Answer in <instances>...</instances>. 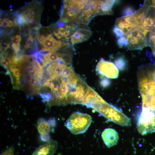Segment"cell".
Masks as SVG:
<instances>
[{"mask_svg":"<svg viewBox=\"0 0 155 155\" xmlns=\"http://www.w3.org/2000/svg\"><path fill=\"white\" fill-rule=\"evenodd\" d=\"M137 75L142 109L155 111V62L140 66Z\"/></svg>","mask_w":155,"mask_h":155,"instance_id":"obj_1","label":"cell"},{"mask_svg":"<svg viewBox=\"0 0 155 155\" xmlns=\"http://www.w3.org/2000/svg\"><path fill=\"white\" fill-rule=\"evenodd\" d=\"M94 109L108 119L119 125L128 126L130 119L119 109L106 102L102 98L95 105Z\"/></svg>","mask_w":155,"mask_h":155,"instance_id":"obj_2","label":"cell"},{"mask_svg":"<svg viewBox=\"0 0 155 155\" xmlns=\"http://www.w3.org/2000/svg\"><path fill=\"white\" fill-rule=\"evenodd\" d=\"M92 121V117L90 115L76 112L70 115L66 121L65 125L71 133L77 135L85 132Z\"/></svg>","mask_w":155,"mask_h":155,"instance_id":"obj_3","label":"cell"},{"mask_svg":"<svg viewBox=\"0 0 155 155\" xmlns=\"http://www.w3.org/2000/svg\"><path fill=\"white\" fill-rule=\"evenodd\" d=\"M88 0H65L61 13V21L64 23L77 22L78 16Z\"/></svg>","mask_w":155,"mask_h":155,"instance_id":"obj_4","label":"cell"},{"mask_svg":"<svg viewBox=\"0 0 155 155\" xmlns=\"http://www.w3.org/2000/svg\"><path fill=\"white\" fill-rule=\"evenodd\" d=\"M137 126L142 135L155 132V111L142 109L138 118Z\"/></svg>","mask_w":155,"mask_h":155,"instance_id":"obj_5","label":"cell"},{"mask_svg":"<svg viewBox=\"0 0 155 155\" xmlns=\"http://www.w3.org/2000/svg\"><path fill=\"white\" fill-rule=\"evenodd\" d=\"M124 36L127 40V46L129 49L141 50L147 46L145 37L138 30L132 31Z\"/></svg>","mask_w":155,"mask_h":155,"instance_id":"obj_6","label":"cell"},{"mask_svg":"<svg viewBox=\"0 0 155 155\" xmlns=\"http://www.w3.org/2000/svg\"><path fill=\"white\" fill-rule=\"evenodd\" d=\"M36 37L41 51H55L62 46L61 40H57L51 34L37 36Z\"/></svg>","mask_w":155,"mask_h":155,"instance_id":"obj_7","label":"cell"},{"mask_svg":"<svg viewBox=\"0 0 155 155\" xmlns=\"http://www.w3.org/2000/svg\"><path fill=\"white\" fill-rule=\"evenodd\" d=\"M96 69L101 75L110 78H117L119 71L116 66L113 63L101 59L96 65Z\"/></svg>","mask_w":155,"mask_h":155,"instance_id":"obj_8","label":"cell"},{"mask_svg":"<svg viewBox=\"0 0 155 155\" xmlns=\"http://www.w3.org/2000/svg\"><path fill=\"white\" fill-rule=\"evenodd\" d=\"M155 11L154 7L151 5L149 9L143 23L139 29V31L146 38L151 35L152 25L155 21Z\"/></svg>","mask_w":155,"mask_h":155,"instance_id":"obj_9","label":"cell"},{"mask_svg":"<svg viewBox=\"0 0 155 155\" xmlns=\"http://www.w3.org/2000/svg\"><path fill=\"white\" fill-rule=\"evenodd\" d=\"M115 24L116 26L123 31L124 35L134 30H138L133 20L132 15L117 18Z\"/></svg>","mask_w":155,"mask_h":155,"instance_id":"obj_10","label":"cell"},{"mask_svg":"<svg viewBox=\"0 0 155 155\" xmlns=\"http://www.w3.org/2000/svg\"><path fill=\"white\" fill-rule=\"evenodd\" d=\"M151 5L150 1H145L142 7L132 15L133 20L139 30L143 23L147 11Z\"/></svg>","mask_w":155,"mask_h":155,"instance_id":"obj_11","label":"cell"},{"mask_svg":"<svg viewBox=\"0 0 155 155\" xmlns=\"http://www.w3.org/2000/svg\"><path fill=\"white\" fill-rule=\"evenodd\" d=\"M58 146L57 141L51 140L37 148L32 155H53Z\"/></svg>","mask_w":155,"mask_h":155,"instance_id":"obj_12","label":"cell"},{"mask_svg":"<svg viewBox=\"0 0 155 155\" xmlns=\"http://www.w3.org/2000/svg\"><path fill=\"white\" fill-rule=\"evenodd\" d=\"M101 137L104 143L109 148L116 145L119 138L117 131L112 128L105 129L101 134Z\"/></svg>","mask_w":155,"mask_h":155,"instance_id":"obj_13","label":"cell"},{"mask_svg":"<svg viewBox=\"0 0 155 155\" xmlns=\"http://www.w3.org/2000/svg\"><path fill=\"white\" fill-rule=\"evenodd\" d=\"M92 34L91 31L89 29L78 28L71 36V44L73 45L86 41L90 37Z\"/></svg>","mask_w":155,"mask_h":155,"instance_id":"obj_14","label":"cell"},{"mask_svg":"<svg viewBox=\"0 0 155 155\" xmlns=\"http://www.w3.org/2000/svg\"><path fill=\"white\" fill-rule=\"evenodd\" d=\"M95 16L93 11L90 8L85 6L79 15L77 22L82 24H86Z\"/></svg>","mask_w":155,"mask_h":155,"instance_id":"obj_15","label":"cell"},{"mask_svg":"<svg viewBox=\"0 0 155 155\" xmlns=\"http://www.w3.org/2000/svg\"><path fill=\"white\" fill-rule=\"evenodd\" d=\"M42 65L44 67L51 63L56 61L61 58H62V54L55 51H49L43 54Z\"/></svg>","mask_w":155,"mask_h":155,"instance_id":"obj_16","label":"cell"},{"mask_svg":"<svg viewBox=\"0 0 155 155\" xmlns=\"http://www.w3.org/2000/svg\"><path fill=\"white\" fill-rule=\"evenodd\" d=\"M72 31L68 26L66 25L65 27H61L53 31V33L58 39L66 40L68 39Z\"/></svg>","mask_w":155,"mask_h":155,"instance_id":"obj_17","label":"cell"},{"mask_svg":"<svg viewBox=\"0 0 155 155\" xmlns=\"http://www.w3.org/2000/svg\"><path fill=\"white\" fill-rule=\"evenodd\" d=\"M37 129L40 134L49 133L50 130V126L47 121L42 118H39L37 122Z\"/></svg>","mask_w":155,"mask_h":155,"instance_id":"obj_18","label":"cell"},{"mask_svg":"<svg viewBox=\"0 0 155 155\" xmlns=\"http://www.w3.org/2000/svg\"><path fill=\"white\" fill-rule=\"evenodd\" d=\"M1 65L3 67H7L12 63L11 58L6 56H1L0 60Z\"/></svg>","mask_w":155,"mask_h":155,"instance_id":"obj_19","label":"cell"},{"mask_svg":"<svg viewBox=\"0 0 155 155\" xmlns=\"http://www.w3.org/2000/svg\"><path fill=\"white\" fill-rule=\"evenodd\" d=\"M115 63L117 67L121 69L125 65L126 61L123 57H119L115 60Z\"/></svg>","mask_w":155,"mask_h":155,"instance_id":"obj_20","label":"cell"},{"mask_svg":"<svg viewBox=\"0 0 155 155\" xmlns=\"http://www.w3.org/2000/svg\"><path fill=\"white\" fill-rule=\"evenodd\" d=\"M13 24L12 21L7 18H3L0 21V26L4 28H10L13 26Z\"/></svg>","mask_w":155,"mask_h":155,"instance_id":"obj_21","label":"cell"},{"mask_svg":"<svg viewBox=\"0 0 155 155\" xmlns=\"http://www.w3.org/2000/svg\"><path fill=\"white\" fill-rule=\"evenodd\" d=\"M39 94L42 99V102H48L50 101L53 98L52 93L47 92L45 93H39Z\"/></svg>","mask_w":155,"mask_h":155,"instance_id":"obj_22","label":"cell"},{"mask_svg":"<svg viewBox=\"0 0 155 155\" xmlns=\"http://www.w3.org/2000/svg\"><path fill=\"white\" fill-rule=\"evenodd\" d=\"M15 21L16 23L19 25L23 26L27 24L25 18L21 13L17 16Z\"/></svg>","mask_w":155,"mask_h":155,"instance_id":"obj_23","label":"cell"},{"mask_svg":"<svg viewBox=\"0 0 155 155\" xmlns=\"http://www.w3.org/2000/svg\"><path fill=\"white\" fill-rule=\"evenodd\" d=\"M148 46L151 48L153 54L155 56V35H151L149 39Z\"/></svg>","mask_w":155,"mask_h":155,"instance_id":"obj_24","label":"cell"},{"mask_svg":"<svg viewBox=\"0 0 155 155\" xmlns=\"http://www.w3.org/2000/svg\"><path fill=\"white\" fill-rule=\"evenodd\" d=\"M117 43L120 47L127 46V41L126 37L124 36L120 37L117 40Z\"/></svg>","mask_w":155,"mask_h":155,"instance_id":"obj_25","label":"cell"},{"mask_svg":"<svg viewBox=\"0 0 155 155\" xmlns=\"http://www.w3.org/2000/svg\"><path fill=\"white\" fill-rule=\"evenodd\" d=\"M135 12V11L131 7H127L125 8L123 11V16H129L133 15Z\"/></svg>","mask_w":155,"mask_h":155,"instance_id":"obj_26","label":"cell"},{"mask_svg":"<svg viewBox=\"0 0 155 155\" xmlns=\"http://www.w3.org/2000/svg\"><path fill=\"white\" fill-rule=\"evenodd\" d=\"M21 37L19 35H16L13 37L11 38L12 44L15 45H20V42L21 41Z\"/></svg>","mask_w":155,"mask_h":155,"instance_id":"obj_27","label":"cell"},{"mask_svg":"<svg viewBox=\"0 0 155 155\" xmlns=\"http://www.w3.org/2000/svg\"><path fill=\"white\" fill-rule=\"evenodd\" d=\"M34 39L31 35H30L27 41L26 42L24 48L27 49L31 47L32 45Z\"/></svg>","mask_w":155,"mask_h":155,"instance_id":"obj_28","label":"cell"},{"mask_svg":"<svg viewBox=\"0 0 155 155\" xmlns=\"http://www.w3.org/2000/svg\"><path fill=\"white\" fill-rule=\"evenodd\" d=\"M113 31L115 35L117 37H120L124 36V34L123 31L116 26L114 28Z\"/></svg>","mask_w":155,"mask_h":155,"instance_id":"obj_29","label":"cell"},{"mask_svg":"<svg viewBox=\"0 0 155 155\" xmlns=\"http://www.w3.org/2000/svg\"><path fill=\"white\" fill-rule=\"evenodd\" d=\"M9 69L11 72L12 73L14 77H20L21 73L19 68L16 67L15 68H11Z\"/></svg>","mask_w":155,"mask_h":155,"instance_id":"obj_30","label":"cell"},{"mask_svg":"<svg viewBox=\"0 0 155 155\" xmlns=\"http://www.w3.org/2000/svg\"><path fill=\"white\" fill-rule=\"evenodd\" d=\"M39 138L41 141L43 142H47L50 141L51 137L49 133L44 135L40 134Z\"/></svg>","mask_w":155,"mask_h":155,"instance_id":"obj_31","label":"cell"},{"mask_svg":"<svg viewBox=\"0 0 155 155\" xmlns=\"http://www.w3.org/2000/svg\"><path fill=\"white\" fill-rule=\"evenodd\" d=\"M0 155H14L13 148L12 147L8 148Z\"/></svg>","mask_w":155,"mask_h":155,"instance_id":"obj_32","label":"cell"},{"mask_svg":"<svg viewBox=\"0 0 155 155\" xmlns=\"http://www.w3.org/2000/svg\"><path fill=\"white\" fill-rule=\"evenodd\" d=\"M50 127H53L55 126L56 123V121L54 118L49 119L47 121Z\"/></svg>","mask_w":155,"mask_h":155,"instance_id":"obj_33","label":"cell"},{"mask_svg":"<svg viewBox=\"0 0 155 155\" xmlns=\"http://www.w3.org/2000/svg\"><path fill=\"white\" fill-rule=\"evenodd\" d=\"M100 84L102 86L105 87L108 85L110 83L109 80L106 78H104L101 81Z\"/></svg>","mask_w":155,"mask_h":155,"instance_id":"obj_34","label":"cell"},{"mask_svg":"<svg viewBox=\"0 0 155 155\" xmlns=\"http://www.w3.org/2000/svg\"><path fill=\"white\" fill-rule=\"evenodd\" d=\"M151 35H155V21L154 22L152 26Z\"/></svg>","mask_w":155,"mask_h":155,"instance_id":"obj_35","label":"cell"},{"mask_svg":"<svg viewBox=\"0 0 155 155\" xmlns=\"http://www.w3.org/2000/svg\"><path fill=\"white\" fill-rule=\"evenodd\" d=\"M36 79L34 78H32L29 81V83L32 86L34 85L36 82Z\"/></svg>","mask_w":155,"mask_h":155,"instance_id":"obj_36","label":"cell"},{"mask_svg":"<svg viewBox=\"0 0 155 155\" xmlns=\"http://www.w3.org/2000/svg\"><path fill=\"white\" fill-rule=\"evenodd\" d=\"M33 76L30 74L25 76L26 79L28 81H30L32 78Z\"/></svg>","mask_w":155,"mask_h":155,"instance_id":"obj_37","label":"cell"},{"mask_svg":"<svg viewBox=\"0 0 155 155\" xmlns=\"http://www.w3.org/2000/svg\"><path fill=\"white\" fill-rule=\"evenodd\" d=\"M24 75L25 76L27 75L30 74V71L27 69L24 70Z\"/></svg>","mask_w":155,"mask_h":155,"instance_id":"obj_38","label":"cell"},{"mask_svg":"<svg viewBox=\"0 0 155 155\" xmlns=\"http://www.w3.org/2000/svg\"><path fill=\"white\" fill-rule=\"evenodd\" d=\"M36 71L35 70H33L30 71V74L33 76H34L36 73Z\"/></svg>","mask_w":155,"mask_h":155,"instance_id":"obj_39","label":"cell"},{"mask_svg":"<svg viewBox=\"0 0 155 155\" xmlns=\"http://www.w3.org/2000/svg\"><path fill=\"white\" fill-rule=\"evenodd\" d=\"M152 5L154 8L155 9V4L153 5Z\"/></svg>","mask_w":155,"mask_h":155,"instance_id":"obj_40","label":"cell"}]
</instances>
